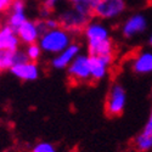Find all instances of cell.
Wrapping results in <instances>:
<instances>
[{
  "label": "cell",
  "mask_w": 152,
  "mask_h": 152,
  "mask_svg": "<svg viewBox=\"0 0 152 152\" xmlns=\"http://www.w3.org/2000/svg\"><path fill=\"white\" fill-rule=\"evenodd\" d=\"M21 46L20 38L14 28H11L9 24H3L0 27V51L1 50H11L16 51Z\"/></svg>",
  "instance_id": "cell-14"
},
{
  "label": "cell",
  "mask_w": 152,
  "mask_h": 152,
  "mask_svg": "<svg viewBox=\"0 0 152 152\" xmlns=\"http://www.w3.org/2000/svg\"><path fill=\"white\" fill-rule=\"evenodd\" d=\"M130 68L137 75L152 74V50L137 51L130 61Z\"/></svg>",
  "instance_id": "cell-12"
},
{
  "label": "cell",
  "mask_w": 152,
  "mask_h": 152,
  "mask_svg": "<svg viewBox=\"0 0 152 152\" xmlns=\"http://www.w3.org/2000/svg\"><path fill=\"white\" fill-rule=\"evenodd\" d=\"M148 27V20L142 12H135L128 16L121 24V35L126 40L142 35Z\"/></svg>",
  "instance_id": "cell-7"
},
{
  "label": "cell",
  "mask_w": 152,
  "mask_h": 152,
  "mask_svg": "<svg viewBox=\"0 0 152 152\" xmlns=\"http://www.w3.org/2000/svg\"><path fill=\"white\" fill-rule=\"evenodd\" d=\"M126 10L125 0H100L94 9V17L101 21L118 20Z\"/></svg>",
  "instance_id": "cell-6"
},
{
  "label": "cell",
  "mask_w": 152,
  "mask_h": 152,
  "mask_svg": "<svg viewBox=\"0 0 152 152\" xmlns=\"http://www.w3.org/2000/svg\"><path fill=\"white\" fill-rule=\"evenodd\" d=\"M27 20H28V17L26 14V4H24V0H14V3L11 5V9L7 12L6 24H9L11 28H14L16 31Z\"/></svg>",
  "instance_id": "cell-13"
},
{
  "label": "cell",
  "mask_w": 152,
  "mask_h": 152,
  "mask_svg": "<svg viewBox=\"0 0 152 152\" xmlns=\"http://www.w3.org/2000/svg\"><path fill=\"white\" fill-rule=\"evenodd\" d=\"M10 73L22 82H34L40 77V67L34 61L15 63L10 68Z\"/></svg>",
  "instance_id": "cell-9"
},
{
  "label": "cell",
  "mask_w": 152,
  "mask_h": 152,
  "mask_svg": "<svg viewBox=\"0 0 152 152\" xmlns=\"http://www.w3.org/2000/svg\"><path fill=\"white\" fill-rule=\"evenodd\" d=\"M31 152H57L54 144L49 141H39L32 146Z\"/></svg>",
  "instance_id": "cell-19"
},
{
  "label": "cell",
  "mask_w": 152,
  "mask_h": 152,
  "mask_svg": "<svg viewBox=\"0 0 152 152\" xmlns=\"http://www.w3.org/2000/svg\"><path fill=\"white\" fill-rule=\"evenodd\" d=\"M73 35L74 34H72L67 29L58 26L54 29H49L43 33L38 43H39L45 55L55 56L74 42Z\"/></svg>",
  "instance_id": "cell-2"
},
{
  "label": "cell",
  "mask_w": 152,
  "mask_h": 152,
  "mask_svg": "<svg viewBox=\"0 0 152 152\" xmlns=\"http://www.w3.org/2000/svg\"><path fill=\"white\" fill-rule=\"evenodd\" d=\"M72 152H75V151H72Z\"/></svg>",
  "instance_id": "cell-25"
},
{
  "label": "cell",
  "mask_w": 152,
  "mask_h": 152,
  "mask_svg": "<svg viewBox=\"0 0 152 152\" xmlns=\"http://www.w3.org/2000/svg\"><path fill=\"white\" fill-rule=\"evenodd\" d=\"M82 53V45L78 42H73L65 50H62L57 55L53 56L50 60V66L54 69L62 71L67 69V67L72 63V61Z\"/></svg>",
  "instance_id": "cell-8"
},
{
  "label": "cell",
  "mask_w": 152,
  "mask_h": 152,
  "mask_svg": "<svg viewBox=\"0 0 152 152\" xmlns=\"http://www.w3.org/2000/svg\"><path fill=\"white\" fill-rule=\"evenodd\" d=\"M126 106V91L121 83H112L105 99V112L110 118H117L123 115Z\"/></svg>",
  "instance_id": "cell-3"
},
{
  "label": "cell",
  "mask_w": 152,
  "mask_h": 152,
  "mask_svg": "<svg viewBox=\"0 0 152 152\" xmlns=\"http://www.w3.org/2000/svg\"><path fill=\"white\" fill-rule=\"evenodd\" d=\"M16 62V51L11 50H1L0 51V66L3 69H9L15 65Z\"/></svg>",
  "instance_id": "cell-16"
},
{
  "label": "cell",
  "mask_w": 152,
  "mask_h": 152,
  "mask_svg": "<svg viewBox=\"0 0 152 152\" xmlns=\"http://www.w3.org/2000/svg\"><path fill=\"white\" fill-rule=\"evenodd\" d=\"M115 60V55H102V56H91L90 55V66H91V82H101L110 74L111 66Z\"/></svg>",
  "instance_id": "cell-10"
},
{
  "label": "cell",
  "mask_w": 152,
  "mask_h": 152,
  "mask_svg": "<svg viewBox=\"0 0 152 152\" xmlns=\"http://www.w3.org/2000/svg\"><path fill=\"white\" fill-rule=\"evenodd\" d=\"M148 45H150V46L152 48V34H151V35L148 37Z\"/></svg>",
  "instance_id": "cell-23"
},
{
  "label": "cell",
  "mask_w": 152,
  "mask_h": 152,
  "mask_svg": "<svg viewBox=\"0 0 152 152\" xmlns=\"http://www.w3.org/2000/svg\"><path fill=\"white\" fill-rule=\"evenodd\" d=\"M62 1H65V0H44V3L42 5V10H40V17L53 16V12L57 7H60Z\"/></svg>",
  "instance_id": "cell-18"
},
{
  "label": "cell",
  "mask_w": 152,
  "mask_h": 152,
  "mask_svg": "<svg viewBox=\"0 0 152 152\" xmlns=\"http://www.w3.org/2000/svg\"><path fill=\"white\" fill-rule=\"evenodd\" d=\"M24 53H26L29 61H34V62L39 61L42 58L43 54H44L39 43H33V44L26 45V48H24Z\"/></svg>",
  "instance_id": "cell-17"
},
{
  "label": "cell",
  "mask_w": 152,
  "mask_h": 152,
  "mask_svg": "<svg viewBox=\"0 0 152 152\" xmlns=\"http://www.w3.org/2000/svg\"><path fill=\"white\" fill-rule=\"evenodd\" d=\"M133 147L136 152H152V130L144 128L134 137Z\"/></svg>",
  "instance_id": "cell-15"
},
{
  "label": "cell",
  "mask_w": 152,
  "mask_h": 152,
  "mask_svg": "<svg viewBox=\"0 0 152 152\" xmlns=\"http://www.w3.org/2000/svg\"><path fill=\"white\" fill-rule=\"evenodd\" d=\"M14 0H0V14H6L11 9Z\"/></svg>",
  "instance_id": "cell-20"
},
{
  "label": "cell",
  "mask_w": 152,
  "mask_h": 152,
  "mask_svg": "<svg viewBox=\"0 0 152 152\" xmlns=\"http://www.w3.org/2000/svg\"><path fill=\"white\" fill-rule=\"evenodd\" d=\"M0 71H3V68H1V66H0Z\"/></svg>",
  "instance_id": "cell-24"
},
{
  "label": "cell",
  "mask_w": 152,
  "mask_h": 152,
  "mask_svg": "<svg viewBox=\"0 0 152 152\" xmlns=\"http://www.w3.org/2000/svg\"><path fill=\"white\" fill-rule=\"evenodd\" d=\"M16 33L20 38L21 44L23 45L38 43L43 34L38 20H29V18L16 29Z\"/></svg>",
  "instance_id": "cell-11"
},
{
  "label": "cell",
  "mask_w": 152,
  "mask_h": 152,
  "mask_svg": "<svg viewBox=\"0 0 152 152\" xmlns=\"http://www.w3.org/2000/svg\"><path fill=\"white\" fill-rule=\"evenodd\" d=\"M82 33L89 55H115V44L111 37V29L105 23V21L95 17L91 18L84 27Z\"/></svg>",
  "instance_id": "cell-1"
},
{
  "label": "cell",
  "mask_w": 152,
  "mask_h": 152,
  "mask_svg": "<svg viewBox=\"0 0 152 152\" xmlns=\"http://www.w3.org/2000/svg\"><path fill=\"white\" fill-rule=\"evenodd\" d=\"M67 3H69L71 5H74V4H78V3H82L84 1V0H66Z\"/></svg>",
  "instance_id": "cell-22"
},
{
  "label": "cell",
  "mask_w": 152,
  "mask_h": 152,
  "mask_svg": "<svg viewBox=\"0 0 152 152\" xmlns=\"http://www.w3.org/2000/svg\"><path fill=\"white\" fill-rule=\"evenodd\" d=\"M91 18H94V17L83 14V12H80L73 5H71V7L62 10L57 16L60 26L63 27L65 29H67L68 32H71L72 34L82 33L84 27L86 26L88 22H89Z\"/></svg>",
  "instance_id": "cell-4"
},
{
  "label": "cell",
  "mask_w": 152,
  "mask_h": 152,
  "mask_svg": "<svg viewBox=\"0 0 152 152\" xmlns=\"http://www.w3.org/2000/svg\"><path fill=\"white\" fill-rule=\"evenodd\" d=\"M67 77L71 83L84 84L91 82L90 55L80 53L67 67Z\"/></svg>",
  "instance_id": "cell-5"
},
{
  "label": "cell",
  "mask_w": 152,
  "mask_h": 152,
  "mask_svg": "<svg viewBox=\"0 0 152 152\" xmlns=\"http://www.w3.org/2000/svg\"><path fill=\"white\" fill-rule=\"evenodd\" d=\"M144 128H146V129H150V130H152V111L150 112L148 119H147V122H146V124H145V126H144Z\"/></svg>",
  "instance_id": "cell-21"
}]
</instances>
